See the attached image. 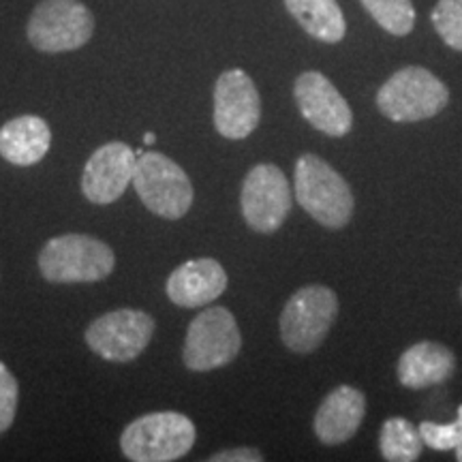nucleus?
<instances>
[{
	"label": "nucleus",
	"mask_w": 462,
	"mask_h": 462,
	"mask_svg": "<svg viewBox=\"0 0 462 462\" xmlns=\"http://www.w3.org/2000/svg\"><path fill=\"white\" fill-rule=\"evenodd\" d=\"M296 199L302 210L328 229H340L354 217L351 187L330 163L317 154H302L296 163Z\"/></svg>",
	"instance_id": "nucleus-1"
},
{
	"label": "nucleus",
	"mask_w": 462,
	"mask_h": 462,
	"mask_svg": "<svg viewBox=\"0 0 462 462\" xmlns=\"http://www.w3.org/2000/svg\"><path fill=\"white\" fill-rule=\"evenodd\" d=\"M116 268L106 242L86 234H65L48 240L39 253V270L50 282H97Z\"/></svg>",
	"instance_id": "nucleus-2"
},
{
	"label": "nucleus",
	"mask_w": 462,
	"mask_h": 462,
	"mask_svg": "<svg viewBox=\"0 0 462 462\" xmlns=\"http://www.w3.org/2000/svg\"><path fill=\"white\" fill-rule=\"evenodd\" d=\"M195 424L176 411H157L133 420L120 437V449L135 462H171L195 446Z\"/></svg>",
	"instance_id": "nucleus-3"
},
{
	"label": "nucleus",
	"mask_w": 462,
	"mask_h": 462,
	"mask_svg": "<svg viewBox=\"0 0 462 462\" xmlns=\"http://www.w3.org/2000/svg\"><path fill=\"white\" fill-rule=\"evenodd\" d=\"M338 315V298L326 285H306L287 300L281 313V338L289 351L313 354Z\"/></svg>",
	"instance_id": "nucleus-4"
},
{
	"label": "nucleus",
	"mask_w": 462,
	"mask_h": 462,
	"mask_svg": "<svg viewBox=\"0 0 462 462\" xmlns=\"http://www.w3.org/2000/svg\"><path fill=\"white\" fill-rule=\"evenodd\" d=\"M133 187L152 215L182 218L193 206V184L176 161L161 152H143L135 161Z\"/></svg>",
	"instance_id": "nucleus-5"
},
{
	"label": "nucleus",
	"mask_w": 462,
	"mask_h": 462,
	"mask_svg": "<svg viewBox=\"0 0 462 462\" xmlns=\"http://www.w3.org/2000/svg\"><path fill=\"white\" fill-rule=\"evenodd\" d=\"M449 92L441 79L424 67H404L381 86L377 106L394 123L432 118L448 106Z\"/></svg>",
	"instance_id": "nucleus-6"
},
{
	"label": "nucleus",
	"mask_w": 462,
	"mask_h": 462,
	"mask_svg": "<svg viewBox=\"0 0 462 462\" xmlns=\"http://www.w3.org/2000/svg\"><path fill=\"white\" fill-rule=\"evenodd\" d=\"M95 32V15L79 0H42L28 17L26 37L34 50L62 54L84 48Z\"/></svg>",
	"instance_id": "nucleus-7"
},
{
	"label": "nucleus",
	"mask_w": 462,
	"mask_h": 462,
	"mask_svg": "<svg viewBox=\"0 0 462 462\" xmlns=\"http://www.w3.org/2000/svg\"><path fill=\"white\" fill-rule=\"evenodd\" d=\"M240 349L242 337L236 317L223 306H210L190 321L182 360L189 371L208 373L234 362Z\"/></svg>",
	"instance_id": "nucleus-8"
},
{
	"label": "nucleus",
	"mask_w": 462,
	"mask_h": 462,
	"mask_svg": "<svg viewBox=\"0 0 462 462\" xmlns=\"http://www.w3.org/2000/svg\"><path fill=\"white\" fill-rule=\"evenodd\" d=\"M242 217L259 234H274L291 210V189L281 167L259 163L246 173L240 193Z\"/></svg>",
	"instance_id": "nucleus-9"
},
{
	"label": "nucleus",
	"mask_w": 462,
	"mask_h": 462,
	"mask_svg": "<svg viewBox=\"0 0 462 462\" xmlns=\"http://www.w3.org/2000/svg\"><path fill=\"white\" fill-rule=\"evenodd\" d=\"M154 334V319L143 310L118 309L95 319L86 330V343L107 362H133L143 354Z\"/></svg>",
	"instance_id": "nucleus-10"
},
{
	"label": "nucleus",
	"mask_w": 462,
	"mask_h": 462,
	"mask_svg": "<svg viewBox=\"0 0 462 462\" xmlns=\"http://www.w3.org/2000/svg\"><path fill=\"white\" fill-rule=\"evenodd\" d=\"M262 120V99L242 69L221 73L215 84V126L227 140H246Z\"/></svg>",
	"instance_id": "nucleus-11"
},
{
	"label": "nucleus",
	"mask_w": 462,
	"mask_h": 462,
	"mask_svg": "<svg viewBox=\"0 0 462 462\" xmlns=\"http://www.w3.org/2000/svg\"><path fill=\"white\" fill-rule=\"evenodd\" d=\"M293 97L304 116L317 131L330 137H343L354 126V114L349 103L340 95L330 79L319 71H306L296 79Z\"/></svg>",
	"instance_id": "nucleus-12"
},
{
	"label": "nucleus",
	"mask_w": 462,
	"mask_h": 462,
	"mask_svg": "<svg viewBox=\"0 0 462 462\" xmlns=\"http://www.w3.org/2000/svg\"><path fill=\"white\" fill-rule=\"evenodd\" d=\"M135 150L125 142L97 148L82 173V193L90 204L107 206L125 195L135 170Z\"/></svg>",
	"instance_id": "nucleus-13"
},
{
	"label": "nucleus",
	"mask_w": 462,
	"mask_h": 462,
	"mask_svg": "<svg viewBox=\"0 0 462 462\" xmlns=\"http://www.w3.org/2000/svg\"><path fill=\"white\" fill-rule=\"evenodd\" d=\"M227 289V273L217 259H190L178 265L165 282L167 298L182 309H199L215 302Z\"/></svg>",
	"instance_id": "nucleus-14"
},
{
	"label": "nucleus",
	"mask_w": 462,
	"mask_h": 462,
	"mask_svg": "<svg viewBox=\"0 0 462 462\" xmlns=\"http://www.w3.org/2000/svg\"><path fill=\"white\" fill-rule=\"evenodd\" d=\"M366 415V396L354 385H338L323 398L315 413L313 429L326 446H340L360 430Z\"/></svg>",
	"instance_id": "nucleus-15"
},
{
	"label": "nucleus",
	"mask_w": 462,
	"mask_h": 462,
	"mask_svg": "<svg viewBox=\"0 0 462 462\" xmlns=\"http://www.w3.org/2000/svg\"><path fill=\"white\" fill-rule=\"evenodd\" d=\"M456 371V356L446 345L421 340L398 360V381L404 388L421 390L448 381Z\"/></svg>",
	"instance_id": "nucleus-16"
},
{
	"label": "nucleus",
	"mask_w": 462,
	"mask_h": 462,
	"mask_svg": "<svg viewBox=\"0 0 462 462\" xmlns=\"http://www.w3.org/2000/svg\"><path fill=\"white\" fill-rule=\"evenodd\" d=\"M51 146V129L42 116H17L0 129V157L17 167L39 163Z\"/></svg>",
	"instance_id": "nucleus-17"
},
{
	"label": "nucleus",
	"mask_w": 462,
	"mask_h": 462,
	"mask_svg": "<svg viewBox=\"0 0 462 462\" xmlns=\"http://www.w3.org/2000/svg\"><path fill=\"white\" fill-rule=\"evenodd\" d=\"M285 7L317 42L338 43L345 37V15L337 0H285Z\"/></svg>",
	"instance_id": "nucleus-18"
},
{
	"label": "nucleus",
	"mask_w": 462,
	"mask_h": 462,
	"mask_svg": "<svg viewBox=\"0 0 462 462\" xmlns=\"http://www.w3.org/2000/svg\"><path fill=\"white\" fill-rule=\"evenodd\" d=\"M421 441L420 430L409 420L390 418L383 421L379 435L381 456L390 462H413L420 458Z\"/></svg>",
	"instance_id": "nucleus-19"
},
{
	"label": "nucleus",
	"mask_w": 462,
	"mask_h": 462,
	"mask_svg": "<svg viewBox=\"0 0 462 462\" xmlns=\"http://www.w3.org/2000/svg\"><path fill=\"white\" fill-rule=\"evenodd\" d=\"M364 9L377 24L396 37H404L413 31L415 9L411 0H362Z\"/></svg>",
	"instance_id": "nucleus-20"
},
{
	"label": "nucleus",
	"mask_w": 462,
	"mask_h": 462,
	"mask_svg": "<svg viewBox=\"0 0 462 462\" xmlns=\"http://www.w3.org/2000/svg\"><path fill=\"white\" fill-rule=\"evenodd\" d=\"M432 26L449 48L462 51V0H439L432 9Z\"/></svg>",
	"instance_id": "nucleus-21"
},
{
	"label": "nucleus",
	"mask_w": 462,
	"mask_h": 462,
	"mask_svg": "<svg viewBox=\"0 0 462 462\" xmlns=\"http://www.w3.org/2000/svg\"><path fill=\"white\" fill-rule=\"evenodd\" d=\"M421 441L437 452L456 449L462 443V404L454 421L449 424H437V421H421L420 424Z\"/></svg>",
	"instance_id": "nucleus-22"
},
{
	"label": "nucleus",
	"mask_w": 462,
	"mask_h": 462,
	"mask_svg": "<svg viewBox=\"0 0 462 462\" xmlns=\"http://www.w3.org/2000/svg\"><path fill=\"white\" fill-rule=\"evenodd\" d=\"M17 396H20V388L17 381L7 366L0 362V435L11 429L17 411Z\"/></svg>",
	"instance_id": "nucleus-23"
},
{
	"label": "nucleus",
	"mask_w": 462,
	"mask_h": 462,
	"mask_svg": "<svg viewBox=\"0 0 462 462\" xmlns=\"http://www.w3.org/2000/svg\"><path fill=\"white\" fill-rule=\"evenodd\" d=\"M263 456L253 448H236L223 449L215 456H210V462H262Z\"/></svg>",
	"instance_id": "nucleus-24"
},
{
	"label": "nucleus",
	"mask_w": 462,
	"mask_h": 462,
	"mask_svg": "<svg viewBox=\"0 0 462 462\" xmlns=\"http://www.w3.org/2000/svg\"><path fill=\"white\" fill-rule=\"evenodd\" d=\"M154 142H157V135H154V133H146V135H143V143H146V146H152Z\"/></svg>",
	"instance_id": "nucleus-25"
},
{
	"label": "nucleus",
	"mask_w": 462,
	"mask_h": 462,
	"mask_svg": "<svg viewBox=\"0 0 462 462\" xmlns=\"http://www.w3.org/2000/svg\"><path fill=\"white\" fill-rule=\"evenodd\" d=\"M454 452H456V460H460V462H462V443H460L458 448L454 449Z\"/></svg>",
	"instance_id": "nucleus-26"
},
{
	"label": "nucleus",
	"mask_w": 462,
	"mask_h": 462,
	"mask_svg": "<svg viewBox=\"0 0 462 462\" xmlns=\"http://www.w3.org/2000/svg\"><path fill=\"white\" fill-rule=\"evenodd\" d=\"M460 296H462V289H460Z\"/></svg>",
	"instance_id": "nucleus-27"
}]
</instances>
